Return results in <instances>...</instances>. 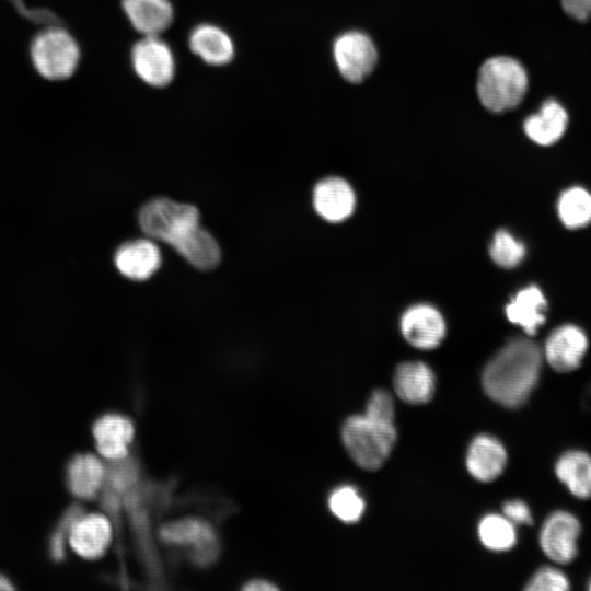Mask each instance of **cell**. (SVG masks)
Returning <instances> with one entry per match:
<instances>
[{
  "mask_svg": "<svg viewBox=\"0 0 591 591\" xmlns=\"http://www.w3.org/2000/svg\"><path fill=\"white\" fill-rule=\"evenodd\" d=\"M568 125L565 107L554 99L546 100L540 111L524 120V131L535 143L549 146L557 142Z\"/></svg>",
  "mask_w": 591,
  "mask_h": 591,
  "instance_id": "cell-22",
  "label": "cell"
},
{
  "mask_svg": "<svg viewBox=\"0 0 591 591\" xmlns=\"http://www.w3.org/2000/svg\"><path fill=\"white\" fill-rule=\"evenodd\" d=\"M190 50L211 66H223L234 57V44L222 28L212 24L196 26L188 38Z\"/></svg>",
  "mask_w": 591,
  "mask_h": 591,
  "instance_id": "cell-21",
  "label": "cell"
},
{
  "mask_svg": "<svg viewBox=\"0 0 591 591\" xmlns=\"http://www.w3.org/2000/svg\"><path fill=\"white\" fill-rule=\"evenodd\" d=\"M588 349V338L584 332L571 324L554 329L548 336L544 356L547 363L558 372L576 370Z\"/></svg>",
  "mask_w": 591,
  "mask_h": 591,
  "instance_id": "cell-14",
  "label": "cell"
},
{
  "mask_svg": "<svg viewBox=\"0 0 591 591\" xmlns=\"http://www.w3.org/2000/svg\"><path fill=\"white\" fill-rule=\"evenodd\" d=\"M92 436L99 455L105 461H118L130 455L135 437L131 419L118 413H105L92 424Z\"/></svg>",
  "mask_w": 591,
  "mask_h": 591,
  "instance_id": "cell-12",
  "label": "cell"
},
{
  "mask_svg": "<svg viewBox=\"0 0 591 591\" xmlns=\"http://www.w3.org/2000/svg\"><path fill=\"white\" fill-rule=\"evenodd\" d=\"M131 62L137 76L147 84L162 88L175 74V59L170 46L159 36H143L131 50Z\"/></svg>",
  "mask_w": 591,
  "mask_h": 591,
  "instance_id": "cell-8",
  "label": "cell"
},
{
  "mask_svg": "<svg viewBox=\"0 0 591 591\" xmlns=\"http://www.w3.org/2000/svg\"><path fill=\"white\" fill-rule=\"evenodd\" d=\"M478 536L489 549L503 552L512 548L517 542L514 524L505 515L488 514L478 524Z\"/></svg>",
  "mask_w": 591,
  "mask_h": 591,
  "instance_id": "cell-26",
  "label": "cell"
},
{
  "mask_svg": "<svg viewBox=\"0 0 591 591\" xmlns=\"http://www.w3.org/2000/svg\"><path fill=\"white\" fill-rule=\"evenodd\" d=\"M401 331L414 347L432 349L443 339L445 324L437 309L428 304H417L403 314Z\"/></svg>",
  "mask_w": 591,
  "mask_h": 591,
  "instance_id": "cell-15",
  "label": "cell"
},
{
  "mask_svg": "<svg viewBox=\"0 0 591 591\" xmlns=\"http://www.w3.org/2000/svg\"><path fill=\"white\" fill-rule=\"evenodd\" d=\"M161 254L150 240H136L123 244L115 254V265L134 280L149 278L160 267Z\"/></svg>",
  "mask_w": 591,
  "mask_h": 591,
  "instance_id": "cell-20",
  "label": "cell"
},
{
  "mask_svg": "<svg viewBox=\"0 0 591 591\" xmlns=\"http://www.w3.org/2000/svg\"><path fill=\"white\" fill-rule=\"evenodd\" d=\"M525 255L524 245L515 240L508 231L499 230L490 245L493 260L505 268L517 266Z\"/></svg>",
  "mask_w": 591,
  "mask_h": 591,
  "instance_id": "cell-29",
  "label": "cell"
},
{
  "mask_svg": "<svg viewBox=\"0 0 591 591\" xmlns=\"http://www.w3.org/2000/svg\"><path fill=\"white\" fill-rule=\"evenodd\" d=\"M580 532V522L572 513L555 511L542 525L541 548L551 560L568 564L577 556Z\"/></svg>",
  "mask_w": 591,
  "mask_h": 591,
  "instance_id": "cell-11",
  "label": "cell"
},
{
  "mask_svg": "<svg viewBox=\"0 0 591 591\" xmlns=\"http://www.w3.org/2000/svg\"><path fill=\"white\" fill-rule=\"evenodd\" d=\"M569 588L567 576L555 567H542L525 586L529 591H565Z\"/></svg>",
  "mask_w": 591,
  "mask_h": 591,
  "instance_id": "cell-30",
  "label": "cell"
},
{
  "mask_svg": "<svg viewBox=\"0 0 591 591\" xmlns=\"http://www.w3.org/2000/svg\"><path fill=\"white\" fill-rule=\"evenodd\" d=\"M557 211L569 229H579L591 222V194L582 187L566 189L559 197Z\"/></svg>",
  "mask_w": 591,
  "mask_h": 591,
  "instance_id": "cell-25",
  "label": "cell"
},
{
  "mask_svg": "<svg viewBox=\"0 0 591 591\" xmlns=\"http://www.w3.org/2000/svg\"><path fill=\"white\" fill-rule=\"evenodd\" d=\"M557 478L577 498L591 497V456L580 450L560 455L555 465Z\"/></svg>",
  "mask_w": 591,
  "mask_h": 591,
  "instance_id": "cell-24",
  "label": "cell"
},
{
  "mask_svg": "<svg viewBox=\"0 0 591 591\" xmlns=\"http://www.w3.org/2000/svg\"><path fill=\"white\" fill-rule=\"evenodd\" d=\"M477 95L489 111L500 113L518 106L528 90V74L517 59L497 56L479 69Z\"/></svg>",
  "mask_w": 591,
  "mask_h": 591,
  "instance_id": "cell-4",
  "label": "cell"
},
{
  "mask_svg": "<svg viewBox=\"0 0 591 591\" xmlns=\"http://www.w3.org/2000/svg\"><path fill=\"white\" fill-rule=\"evenodd\" d=\"M366 415L374 419L394 424V402L392 396L384 390H375L369 397Z\"/></svg>",
  "mask_w": 591,
  "mask_h": 591,
  "instance_id": "cell-31",
  "label": "cell"
},
{
  "mask_svg": "<svg viewBox=\"0 0 591 591\" xmlns=\"http://www.w3.org/2000/svg\"><path fill=\"white\" fill-rule=\"evenodd\" d=\"M13 581L3 572H0V590H14Z\"/></svg>",
  "mask_w": 591,
  "mask_h": 591,
  "instance_id": "cell-35",
  "label": "cell"
},
{
  "mask_svg": "<svg viewBox=\"0 0 591 591\" xmlns=\"http://www.w3.org/2000/svg\"><path fill=\"white\" fill-rule=\"evenodd\" d=\"M588 589L591 591V578L589 579V582H588Z\"/></svg>",
  "mask_w": 591,
  "mask_h": 591,
  "instance_id": "cell-36",
  "label": "cell"
},
{
  "mask_svg": "<svg viewBox=\"0 0 591 591\" xmlns=\"http://www.w3.org/2000/svg\"><path fill=\"white\" fill-rule=\"evenodd\" d=\"M542 354L537 345L518 338L505 345L483 372L486 394L498 404L517 408L534 390L541 372Z\"/></svg>",
  "mask_w": 591,
  "mask_h": 591,
  "instance_id": "cell-2",
  "label": "cell"
},
{
  "mask_svg": "<svg viewBox=\"0 0 591 591\" xmlns=\"http://www.w3.org/2000/svg\"><path fill=\"white\" fill-rule=\"evenodd\" d=\"M503 515L513 524H531L532 515L528 505L519 499L509 500L502 507Z\"/></svg>",
  "mask_w": 591,
  "mask_h": 591,
  "instance_id": "cell-32",
  "label": "cell"
},
{
  "mask_svg": "<svg viewBox=\"0 0 591 591\" xmlns=\"http://www.w3.org/2000/svg\"><path fill=\"white\" fill-rule=\"evenodd\" d=\"M115 537L114 528L104 512H83L72 524L68 547L85 560L103 557Z\"/></svg>",
  "mask_w": 591,
  "mask_h": 591,
  "instance_id": "cell-10",
  "label": "cell"
},
{
  "mask_svg": "<svg viewBox=\"0 0 591 591\" xmlns=\"http://www.w3.org/2000/svg\"><path fill=\"white\" fill-rule=\"evenodd\" d=\"M105 461L89 452L76 453L65 467V484L78 501L97 499L105 479Z\"/></svg>",
  "mask_w": 591,
  "mask_h": 591,
  "instance_id": "cell-13",
  "label": "cell"
},
{
  "mask_svg": "<svg viewBox=\"0 0 591 591\" xmlns=\"http://www.w3.org/2000/svg\"><path fill=\"white\" fill-rule=\"evenodd\" d=\"M243 590L257 591V590H278V587L273 582L265 579H252L243 586Z\"/></svg>",
  "mask_w": 591,
  "mask_h": 591,
  "instance_id": "cell-34",
  "label": "cell"
},
{
  "mask_svg": "<svg viewBox=\"0 0 591 591\" xmlns=\"http://www.w3.org/2000/svg\"><path fill=\"white\" fill-rule=\"evenodd\" d=\"M564 11L578 21H586L591 15V0H561Z\"/></svg>",
  "mask_w": 591,
  "mask_h": 591,
  "instance_id": "cell-33",
  "label": "cell"
},
{
  "mask_svg": "<svg viewBox=\"0 0 591 591\" xmlns=\"http://www.w3.org/2000/svg\"><path fill=\"white\" fill-rule=\"evenodd\" d=\"M328 507L337 519L352 523L360 520L363 514L364 501L355 487L343 485L331 493Z\"/></svg>",
  "mask_w": 591,
  "mask_h": 591,
  "instance_id": "cell-28",
  "label": "cell"
},
{
  "mask_svg": "<svg viewBox=\"0 0 591 591\" xmlns=\"http://www.w3.org/2000/svg\"><path fill=\"white\" fill-rule=\"evenodd\" d=\"M344 445L351 459L362 468L378 470L389 457L396 441L394 424L366 414L346 419L341 429Z\"/></svg>",
  "mask_w": 591,
  "mask_h": 591,
  "instance_id": "cell-5",
  "label": "cell"
},
{
  "mask_svg": "<svg viewBox=\"0 0 591 591\" xmlns=\"http://www.w3.org/2000/svg\"><path fill=\"white\" fill-rule=\"evenodd\" d=\"M123 9L134 28L143 36H159L174 18L169 0H123Z\"/></svg>",
  "mask_w": 591,
  "mask_h": 591,
  "instance_id": "cell-19",
  "label": "cell"
},
{
  "mask_svg": "<svg viewBox=\"0 0 591 591\" xmlns=\"http://www.w3.org/2000/svg\"><path fill=\"white\" fill-rule=\"evenodd\" d=\"M32 63L43 78L60 81L70 78L80 61V47L76 38L60 26L38 32L31 42Z\"/></svg>",
  "mask_w": 591,
  "mask_h": 591,
  "instance_id": "cell-6",
  "label": "cell"
},
{
  "mask_svg": "<svg viewBox=\"0 0 591 591\" xmlns=\"http://www.w3.org/2000/svg\"><path fill=\"white\" fill-rule=\"evenodd\" d=\"M506 464V449L496 438L480 434L471 442L466 454V466L474 478L491 482L503 472Z\"/></svg>",
  "mask_w": 591,
  "mask_h": 591,
  "instance_id": "cell-16",
  "label": "cell"
},
{
  "mask_svg": "<svg viewBox=\"0 0 591 591\" xmlns=\"http://www.w3.org/2000/svg\"><path fill=\"white\" fill-rule=\"evenodd\" d=\"M199 219L195 206L167 198L152 199L139 212L140 228L148 236L167 243L193 266L210 269L220 262V247Z\"/></svg>",
  "mask_w": 591,
  "mask_h": 591,
  "instance_id": "cell-1",
  "label": "cell"
},
{
  "mask_svg": "<svg viewBox=\"0 0 591 591\" xmlns=\"http://www.w3.org/2000/svg\"><path fill=\"white\" fill-rule=\"evenodd\" d=\"M333 53L340 74L352 83H359L367 78L378 60L373 42L367 34L358 31L338 36Z\"/></svg>",
  "mask_w": 591,
  "mask_h": 591,
  "instance_id": "cell-9",
  "label": "cell"
},
{
  "mask_svg": "<svg viewBox=\"0 0 591 591\" xmlns=\"http://www.w3.org/2000/svg\"><path fill=\"white\" fill-rule=\"evenodd\" d=\"M85 512L81 502L68 506L48 536L47 553L51 561L58 564L65 560L68 547V536L74 521Z\"/></svg>",
  "mask_w": 591,
  "mask_h": 591,
  "instance_id": "cell-27",
  "label": "cell"
},
{
  "mask_svg": "<svg viewBox=\"0 0 591 591\" xmlns=\"http://www.w3.org/2000/svg\"><path fill=\"white\" fill-rule=\"evenodd\" d=\"M164 486L140 475L121 495L123 517L132 533L138 557L149 582L159 587L164 573L152 535L154 507L167 501Z\"/></svg>",
  "mask_w": 591,
  "mask_h": 591,
  "instance_id": "cell-3",
  "label": "cell"
},
{
  "mask_svg": "<svg viewBox=\"0 0 591 591\" xmlns=\"http://www.w3.org/2000/svg\"><path fill=\"white\" fill-rule=\"evenodd\" d=\"M313 201L321 217L331 222H339L351 215L355 194L343 178L328 177L315 186Z\"/></svg>",
  "mask_w": 591,
  "mask_h": 591,
  "instance_id": "cell-18",
  "label": "cell"
},
{
  "mask_svg": "<svg viewBox=\"0 0 591 591\" xmlns=\"http://www.w3.org/2000/svg\"><path fill=\"white\" fill-rule=\"evenodd\" d=\"M546 300L536 286L520 290L506 306L508 320L520 325L528 335H534L545 322Z\"/></svg>",
  "mask_w": 591,
  "mask_h": 591,
  "instance_id": "cell-23",
  "label": "cell"
},
{
  "mask_svg": "<svg viewBox=\"0 0 591 591\" xmlns=\"http://www.w3.org/2000/svg\"><path fill=\"white\" fill-rule=\"evenodd\" d=\"M393 386L402 401L408 404H424L429 402L434 393L436 379L426 363L403 362L395 370Z\"/></svg>",
  "mask_w": 591,
  "mask_h": 591,
  "instance_id": "cell-17",
  "label": "cell"
},
{
  "mask_svg": "<svg viewBox=\"0 0 591 591\" xmlns=\"http://www.w3.org/2000/svg\"><path fill=\"white\" fill-rule=\"evenodd\" d=\"M158 535L166 544L192 547V559L200 566L210 565L219 556V541L212 524L204 519L187 517L160 526Z\"/></svg>",
  "mask_w": 591,
  "mask_h": 591,
  "instance_id": "cell-7",
  "label": "cell"
}]
</instances>
